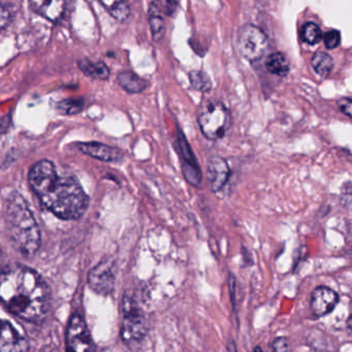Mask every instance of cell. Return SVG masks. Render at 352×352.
Here are the masks:
<instances>
[{"label": "cell", "instance_id": "cell-25", "mask_svg": "<svg viewBox=\"0 0 352 352\" xmlns=\"http://www.w3.org/2000/svg\"><path fill=\"white\" fill-rule=\"evenodd\" d=\"M323 42H324L325 48L333 50L341 43V34L338 30H329L323 36Z\"/></svg>", "mask_w": 352, "mask_h": 352}, {"label": "cell", "instance_id": "cell-26", "mask_svg": "<svg viewBox=\"0 0 352 352\" xmlns=\"http://www.w3.org/2000/svg\"><path fill=\"white\" fill-rule=\"evenodd\" d=\"M267 352H292L289 341L287 338L278 337L272 342Z\"/></svg>", "mask_w": 352, "mask_h": 352}, {"label": "cell", "instance_id": "cell-4", "mask_svg": "<svg viewBox=\"0 0 352 352\" xmlns=\"http://www.w3.org/2000/svg\"><path fill=\"white\" fill-rule=\"evenodd\" d=\"M148 333V322L141 305L133 294L122 298V324L121 339L129 348H137L143 343Z\"/></svg>", "mask_w": 352, "mask_h": 352}, {"label": "cell", "instance_id": "cell-30", "mask_svg": "<svg viewBox=\"0 0 352 352\" xmlns=\"http://www.w3.org/2000/svg\"><path fill=\"white\" fill-rule=\"evenodd\" d=\"M347 327L352 331V315H350L347 319Z\"/></svg>", "mask_w": 352, "mask_h": 352}, {"label": "cell", "instance_id": "cell-20", "mask_svg": "<svg viewBox=\"0 0 352 352\" xmlns=\"http://www.w3.org/2000/svg\"><path fill=\"white\" fill-rule=\"evenodd\" d=\"M85 98H65L57 102L56 110L65 116H74L83 112L86 107Z\"/></svg>", "mask_w": 352, "mask_h": 352}, {"label": "cell", "instance_id": "cell-12", "mask_svg": "<svg viewBox=\"0 0 352 352\" xmlns=\"http://www.w3.org/2000/svg\"><path fill=\"white\" fill-rule=\"evenodd\" d=\"M28 342L7 319L1 322L0 352H28Z\"/></svg>", "mask_w": 352, "mask_h": 352}, {"label": "cell", "instance_id": "cell-21", "mask_svg": "<svg viewBox=\"0 0 352 352\" xmlns=\"http://www.w3.org/2000/svg\"><path fill=\"white\" fill-rule=\"evenodd\" d=\"M311 65L317 75L327 78L333 67V58L325 52H316L313 55Z\"/></svg>", "mask_w": 352, "mask_h": 352}, {"label": "cell", "instance_id": "cell-1", "mask_svg": "<svg viewBox=\"0 0 352 352\" xmlns=\"http://www.w3.org/2000/svg\"><path fill=\"white\" fill-rule=\"evenodd\" d=\"M28 183L43 207L59 219H80L89 207V197L77 176L61 172L51 160H38L32 164Z\"/></svg>", "mask_w": 352, "mask_h": 352}, {"label": "cell", "instance_id": "cell-27", "mask_svg": "<svg viewBox=\"0 0 352 352\" xmlns=\"http://www.w3.org/2000/svg\"><path fill=\"white\" fill-rule=\"evenodd\" d=\"M160 5L164 15L170 18H174L179 11V3L177 1H160Z\"/></svg>", "mask_w": 352, "mask_h": 352}, {"label": "cell", "instance_id": "cell-9", "mask_svg": "<svg viewBox=\"0 0 352 352\" xmlns=\"http://www.w3.org/2000/svg\"><path fill=\"white\" fill-rule=\"evenodd\" d=\"M88 285L100 296H109L115 289L116 273L114 261L106 258L98 263L88 274Z\"/></svg>", "mask_w": 352, "mask_h": 352}, {"label": "cell", "instance_id": "cell-14", "mask_svg": "<svg viewBox=\"0 0 352 352\" xmlns=\"http://www.w3.org/2000/svg\"><path fill=\"white\" fill-rule=\"evenodd\" d=\"M67 6L63 0H34L30 3L32 11L53 23H58L65 17Z\"/></svg>", "mask_w": 352, "mask_h": 352}, {"label": "cell", "instance_id": "cell-19", "mask_svg": "<svg viewBox=\"0 0 352 352\" xmlns=\"http://www.w3.org/2000/svg\"><path fill=\"white\" fill-rule=\"evenodd\" d=\"M100 5L104 6L110 15L121 23H124L131 18V10L126 1H113V3L100 1Z\"/></svg>", "mask_w": 352, "mask_h": 352}, {"label": "cell", "instance_id": "cell-17", "mask_svg": "<svg viewBox=\"0 0 352 352\" xmlns=\"http://www.w3.org/2000/svg\"><path fill=\"white\" fill-rule=\"evenodd\" d=\"M117 82L123 90L131 94H139L147 89V80L131 71H122L117 75Z\"/></svg>", "mask_w": 352, "mask_h": 352}, {"label": "cell", "instance_id": "cell-6", "mask_svg": "<svg viewBox=\"0 0 352 352\" xmlns=\"http://www.w3.org/2000/svg\"><path fill=\"white\" fill-rule=\"evenodd\" d=\"M269 46L265 32L252 24L241 28L238 34V48L241 55L250 63L263 58Z\"/></svg>", "mask_w": 352, "mask_h": 352}, {"label": "cell", "instance_id": "cell-11", "mask_svg": "<svg viewBox=\"0 0 352 352\" xmlns=\"http://www.w3.org/2000/svg\"><path fill=\"white\" fill-rule=\"evenodd\" d=\"M339 302V294L327 286H318L311 294L310 308L313 315L322 317L331 313Z\"/></svg>", "mask_w": 352, "mask_h": 352}, {"label": "cell", "instance_id": "cell-18", "mask_svg": "<svg viewBox=\"0 0 352 352\" xmlns=\"http://www.w3.org/2000/svg\"><path fill=\"white\" fill-rule=\"evenodd\" d=\"M265 69L273 75L285 77L289 73V63L282 53H273L265 60Z\"/></svg>", "mask_w": 352, "mask_h": 352}, {"label": "cell", "instance_id": "cell-28", "mask_svg": "<svg viewBox=\"0 0 352 352\" xmlns=\"http://www.w3.org/2000/svg\"><path fill=\"white\" fill-rule=\"evenodd\" d=\"M339 108L343 114L347 115L348 117L352 118V100L344 98L339 102Z\"/></svg>", "mask_w": 352, "mask_h": 352}, {"label": "cell", "instance_id": "cell-29", "mask_svg": "<svg viewBox=\"0 0 352 352\" xmlns=\"http://www.w3.org/2000/svg\"><path fill=\"white\" fill-rule=\"evenodd\" d=\"M226 351L236 352V342L234 341V340H230V341H228V343L226 344Z\"/></svg>", "mask_w": 352, "mask_h": 352}, {"label": "cell", "instance_id": "cell-22", "mask_svg": "<svg viewBox=\"0 0 352 352\" xmlns=\"http://www.w3.org/2000/svg\"><path fill=\"white\" fill-rule=\"evenodd\" d=\"M189 83L192 89L207 94L212 89V81L209 76L203 71L195 69L188 73Z\"/></svg>", "mask_w": 352, "mask_h": 352}, {"label": "cell", "instance_id": "cell-5", "mask_svg": "<svg viewBox=\"0 0 352 352\" xmlns=\"http://www.w3.org/2000/svg\"><path fill=\"white\" fill-rule=\"evenodd\" d=\"M230 113L219 100H209L199 106L197 123L206 139L218 141L230 126Z\"/></svg>", "mask_w": 352, "mask_h": 352}, {"label": "cell", "instance_id": "cell-7", "mask_svg": "<svg viewBox=\"0 0 352 352\" xmlns=\"http://www.w3.org/2000/svg\"><path fill=\"white\" fill-rule=\"evenodd\" d=\"M67 352H98L85 319L79 313L69 318L65 336Z\"/></svg>", "mask_w": 352, "mask_h": 352}, {"label": "cell", "instance_id": "cell-16", "mask_svg": "<svg viewBox=\"0 0 352 352\" xmlns=\"http://www.w3.org/2000/svg\"><path fill=\"white\" fill-rule=\"evenodd\" d=\"M78 67L86 77L91 79L100 80V81H108L110 79V69L102 60L94 61L86 57L78 60Z\"/></svg>", "mask_w": 352, "mask_h": 352}, {"label": "cell", "instance_id": "cell-23", "mask_svg": "<svg viewBox=\"0 0 352 352\" xmlns=\"http://www.w3.org/2000/svg\"><path fill=\"white\" fill-rule=\"evenodd\" d=\"M322 32L317 24L308 22L302 28V38L309 45H316L322 38Z\"/></svg>", "mask_w": 352, "mask_h": 352}, {"label": "cell", "instance_id": "cell-24", "mask_svg": "<svg viewBox=\"0 0 352 352\" xmlns=\"http://www.w3.org/2000/svg\"><path fill=\"white\" fill-rule=\"evenodd\" d=\"M13 9L12 3H5V1L0 3V28L1 30L9 28L13 22L14 17H15Z\"/></svg>", "mask_w": 352, "mask_h": 352}, {"label": "cell", "instance_id": "cell-10", "mask_svg": "<svg viewBox=\"0 0 352 352\" xmlns=\"http://www.w3.org/2000/svg\"><path fill=\"white\" fill-rule=\"evenodd\" d=\"M76 147L82 153L104 162H120L124 160V153L119 148L100 143V142H79Z\"/></svg>", "mask_w": 352, "mask_h": 352}, {"label": "cell", "instance_id": "cell-15", "mask_svg": "<svg viewBox=\"0 0 352 352\" xmlns=\"http://www.w3.org/2000/svg\"><path fill=\"white\" fill-rule=\"evenodd\" d=\"M148 21L152 38L156 43H160L166 34V20L164 14L160 7V1H151L148 6Z\"/></svg>", "mask_w": 352, "mask_h": 352}, {"label": "cell", "instance_id": "cell-8", "mask_svg": "<svg viewBox=\"0 0 352 352\" xmlns=\"http://www.w3.org/2000/svg\"><path fill=\"white\" fill-rule=\"evenodd\" d=\"M175 146H176L177 153L180 160L181 170H182L185 180L192 186H201V180H203L201 166H199V162H197L186 137L179 127Z\"/></svg>", "mask_w": 352, "mask_h": 352}, {"label": "cell", "instance_id": "cell-13", "mask_svg": "<svg viewBox=\"0 0 352 352\" xmlns=\"http://www.w3.org/2000/svg\"><path fill=\"white\" fill-rule=\"evenodd\" d=\"M230 168L224 158L213 156L207 164V179L213 192H219L228 184Z\"/></svg>", "mask_w": 352, "mask_h": 352}, {"label": "cell", "instance_id": "cell-31", "mask_svg": "<svg viewBox=\"0 0 352 352\" xmlns=\"http://www.w3.org/2000/svg\"><path fill=\"white\" fill-rule=\"evenodd\" d=\"M252 352H263V349H261V348L259 347V346H256V347H255L254 349H253Z\"/></svg>", "mask_w": 352, "mask_h": 352}, {"label": "cell", "instance_id": "cell-3", "mask_svg": "<svg viewBox=\"0 0 352 352\" xmlns=\"http://www.w3.org/2000/svg\"><path fill=\"white\" fill-rule=\"evenodd\" d=\"M5 222L12 247L23 256H34L40 249L42 234L30 205L18 191L8 195Z\"/></svg>", "mask_w": 352, "mask_h": 352}, {"label": "cell", "instance_id": "cell-2", "mask_svg": "<svg viewBox=\"0 0 352 352\" xmlns=\"http://www.w3.org/2000/svg\"><path fill=\"white\" fill-rule=\"evenodd\" d=\"M0 296L10 313L28 322H42L48 314V284L38 272L26 265H9L3 270Z\"/></svg>", "mask_w": 352, "mask_h": 352}]
</instances>
